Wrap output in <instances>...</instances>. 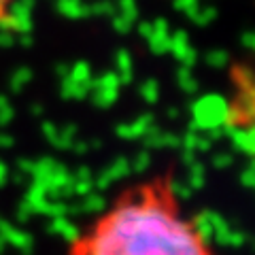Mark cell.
Returning <instances> with one entry per match:
<instances>
[{
    "mask_svg": "<svg viewBox=\"0 0 255 255\" xmlns=\"http://www.w3.org/2000/svg\"><path fill=\"white\" fill-rule=\"evenodd\" d=\"M213 164L217 166V168H226V166L232 164V155H221V157H215Z\"/></svg>",
    "mask_w": 255,
    "mask_h": 255,
    "instance_id": "cb8c5ba5",
    "label": "cell"
},
{
    "mask_svg": "<svg viewBox=\"0 0 255 255\" xmlns=\"http://www.w3.org/2000/svg\"><path fill=\"white\" fill-rule=\"evenodd\" d=\"M113 28L119 32V34H128V32L132 30V21L126 19L124 15H115L113 17Z\"/></svg>",
    "mask_w": 255,
    "mask_h": 255,
    "instance_id": "2e32d148",
    "label": "cell"
},
{
    "mask_svg": "<svg viewBox=\"0 0 255 255\" xmlns=\"http://www.w3.org/2000/svg\"><path fill=\"white\" fill-rule=\"evenodd\" d=\"M174 6H177L179 11L187 13L189 9H194V6H198V0H174Z\"/></svg>",
    "mask_w": 255,
    "mask_h": 255,
    "instance_id": "ffe728a7",
    "label": "cell"
},
{
    "mask_svg": "<svg viewBox=\"0 0 255 255\" xmlns=\"http://www.w3.org/2000/svg\"><path fill=\"white\" fill-rule=\"evenodd\" d=\"M128 170H130V164H128V159L126 157H119L117 162L111 166V170L107 172V177H109V181L122 179V177H126V174H128Z\"/></svg>",
    "mask_w": 255,
    "mask_h": 255,
    "instance_id": "4fadbf2b",
    "label": "cell"
},
{
    "mask_svg": "<svg viewBox=\"0 0 255 255\" xmlns=\"http://www.w3.org/2000/svg\"><path fill=\"white\" fill-rule=\"evenodd\" d=\"M147 166H149V153H147V151H140L138 157L134 159V170H136V172H142V170L147 168Z\"/></svg>",
    "mask_w": 255,
    "mask_h": 255,
    "instance_id": "d6986e66",
    "label": "cell"
},
{
    "mask_svg": "<svg viewBox=\"0 0 255 255\" xmlns=\"http://www.w3.org/2000/svg\"><path fill=\"white\" fill-rule=\"evenodd\" d=\"M170 51L174 53V58H177L185 68H194V64L198 60V53L196 49L189 45V38H187V32H174L170 36Z\"/></svg>",
    "mask_w": 255,
    "mask_h": 255,
    "instance_id": "3957f363",
    "label": "cell"
},
{
    "mask_svg": "<svg viewBox=\"0 0 255 255\" xmlns=\"http://www.w3.org/2000/svg\"><path fill=\"white\" fill-rule=\"evenodd\" d=\"M119 85H122V81H119V75H115V73H107L105 77L100 79V85H98V87H111V90H117Z\"/></svg>",
    "mask_w": 255,
    "mask_h": 255,
    "instance_id": "e0dca14e",
    "label": "cell"
},
{
    "mask_svg": "<svg viewBox=\"0 0 255 255\" xmlns=\"http://www.w3.org/2000/svg\"><path fill=\"white\" fill-rule=\"evenodd\" d=\"M241 181H243V185H247V187H255V164H251L249 168L243 172Z\"/></svg>",
    "mask_w": 255,
    "mask_h": 255,
    "instance_id": "ac0fdd59",
    "label": "cell"
},
{
    "mask_svg": "<svg viewBox=\"0 0 255 255\" xmlns=\"http://www.w3.org/2000/svg\"><path fill=\"white\" fill-rule=\"evenodd\" d=\"M138 34L142 38H149L151 34H153V23H151V21H142L138 26Z\"/></svg>",
    "mask_w": 255,
    "mask_h": 255,
    "instance_id": "44dd1931",
    "label": "cell"
},
{
    "mask_svg": "<svg viewBox=\"0 0 255 255\" xmlns=\"http://www.w3.org/2000/svg\"><path fill=\"white\" fill-rule=\"evenodd\" d=\"M243 45L249 47L251 51H255V32H247V34H243Z\"/></svg>",
    "mask_w": 255,
    "mask_h": 255,
    "instance_id": "603a6c76",
    "label": "cell"
},
{
    "mask_svg": "<svg viewBox=\"0 0 255 255\" xmlns=\"http://www.w3.org/2000/svg\"><path fill=\"white\" fill-rule=\"evenodd\" d=\"M230 134H234V142L238 147H241L243 151H247V153H251V155H255V128L253 130H249V132H245V134H238L236 130H228Z\"/></svg>",
    "mask_w": 255,
    "mask_h": 255,
    "instance_id": "9c48e42d",
    "label": "cell"
},
{
    "mask_svg": "<svg viewBox=\"0 0 255 255\" xmlns=\"http://www.w3.org/2000/svg\"><path fill=\"white\" fill-rule=\"evenodd\" d=\"M228 51H223V49H213L206 53V64H209L211 68H221V66H226L228 64Z\"/></svg>",
    "mask_w": 255,
    "mask_h": 255,
    "instance_id": "5bb4252c",
    "label": "cell"
},
{
    "mask_svg": "<svg viewBox=\"0 0 255 255\" xmlns=\"http://www.w3.org/2000/svg\"><path fill=\"white\" fill-rule=\"evenodd\" d=\"M189 185H191V189H200V187L204 185V168H202V164H198V162L191 164V170H189Z\"/></svg>",
    "mask_w": 255,
    "mask_h": 255,
    "instance_id": "9a60e30c",
    "label": "cell"
},
{
    "mask_svg": "<svg viewBox=\"0 0 255 255\" xmlns=\"http://www.w3.org/2000/svg\"><path fill=\"white\" fill-rule=\"evenodd\" d=\"M21 9V0H0V28L9 26L17 19V13Z\"/></svg>",
    "mask_w": 255,
    "mask_h": 255,
    "instance_id": "8992f818",
    "label": "cell"
},
{
    "mask_svg": "<svg viewBox=\"0 0 255 255\" xmlns=\"http://www.w3.org/2000/svg\"><path fill=\"white\" fill-rule=\"evenodd\" d=\"M187 17L196 23V26H206V23H211L215 17H217V11H215V6H194V9L187 11Z\"/></svg>",
    "mask_w": 255,
    "mask_h": 255,
    "instance_id": "52a82bcc",
    "label": "cell"
},
{
    "mask_svg": "<svg viewBox=\"0 0 255 255\" xmlns=\"http://www.w3.org/2000/svg\"><path fill=\"white\" fill-rule=\"evenodd\" d=\"M151 115H142L138 122H134L130 126H119L117 128V134L119 136H124V138H136V136H145L147 130H149V126H151Z\"/></svg>",
    "mask_w": 255,
    "mask_h": 255,
    "instance_id": "5b68a950",
    "label": "cell"
},
{
    "mask_svg": "<svg viewBox=\"0 0 255 255\" xmlns=\"http://www.w3.org/2000/svg\"><path fill=\"white\" fill-rule=\"evenodd\" d=\"M117 68H119V81L130 83L132 81V58L126 49L117 51Z\"/></svg>",
    "mask_w": 255,
    "mask_h": 255,
    "instance_id": "ba28073f",
    "label": "cell"
},
{
    "mask_svg": "<svg viewBox=\"0 0 255 255\" xmlns=\"http://www.w3.org/2000/svg\"><path fill=\"white\" fill-rule=\"evenodd\" d=\"M153 23V34H151L147 41H149V47L151 51L162 55L166 51H170V28H168V21L164 17H157Z\"/></svg>",
    "mask_w": 255,
    "mask_h": 255,
    "instance_id": "277c9868",
    "label": "cell"
},
{
    "mask_svg": "<svg viewBox=\"0 0 255 255\" xmlns=\"http://www.w3.org/2000/svg\"><path fill=\"white\" fill-rule=\"evenodd\" d=\"M119 15H124L126 19H130L132 23L138 17V4L136 0H119Z\"/></svg>",
    "mask_w": 255,
    "mask_h": 255,
    "instance_id": "8fae6325",
    "label": "cell"
},
{
    "mask_svg": "<svg viewBox=\"0 0 255 255\" xmlns=\"http://www.w3.org/2000/svg\"><path fill=\"white\" fill-rule=\"evenodd\" d=\"M68 255H213L194 221L181 217L174 172L117 196L94 226L70 241Z\"/></svg>",
    "mask_w": 255,
    "mask_h": 255,
    "instance_id": "6da1fadb",
    "label": "cell"
},
{
    "mask_svg": "<svg viewBox=\"0 0 255 255\" xmlns=\"http://www.w3.org/2000/svg\"><path fill=\"white\" fill-rule=\"evenodd\" d=\"M228 102L217 94H209L200 98L194 105V128H200V130H215V128H221L228 119Z\"/></svg>",
    "mask_w": 255,
    "mask_h": 255,
    "instance_id": "7a4b0ae2",
    "label": "cell"
},
{
    "mask_svg": "<svg viewBox=\"0 0 255 255\" xmlns=\"http://www.w3.org/2000/svg\"><path fill=\"white\" fill-rule=\"evenodd\" d=\"M177 81H179V85H181V90H183V92H187V94H194V92L198 90L196 79L191 77V68L181 66L179 75H177Z\"/></svg>",
    "mask_w": 255,
    "mask_h": 255,
    "instance_id": "30bf717a",
    "label": "cell"
},
{
    "mask_svg": "<svg viewBox=\"0 0 255 255\" xmlns=\"http://www.w3.org/2000/svg\"><path fill=\"white\" fill-rule=\"evenodd\" d=\"M96 13H105V15H115V6L111 2H100L96 6Z\"/></svg>",
    "mask_w": 255,
    "mask_h": 255,
    "instance_id": "7402d4cb",
    "label": "cell"
},
{
    "mask_svg": "<svg viewBox=\"0 0 255 255\" xmlns=\"http://www.w3.org/2000/svg\"><path fill=\"white\" fill-rule=\"evenodd\" d=\"M140 96L145 98L149 105H155L157 102V96H159V85H157V81H145L140 85Z\"/></svg>",
    "mask_w": 255,
    "mask_h": 255,
    "instance_id": "7c38bea8",
    "label": "cell"
}]
</instances>
